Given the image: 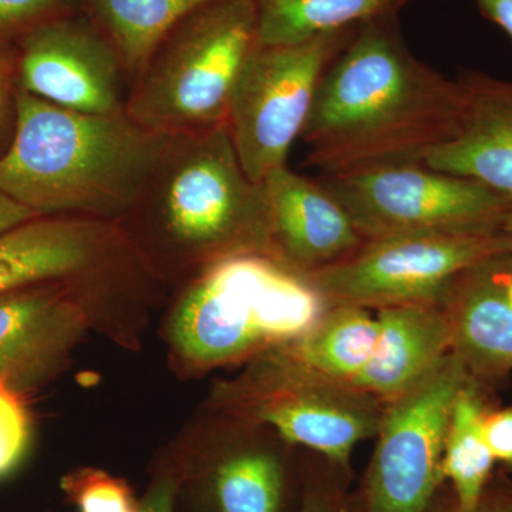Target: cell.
Returning <instances> with one entry per match:
<instances>
[{"label":"cell","mask_w":512,"mask_h":512,"mask_svg":"<svg viewBox=\"0 0 512 512\" xmlns=\"http://www.w3.org/2000/svg\"><path fill=\"white\" fill-rule=\"evenodd\" d=\"M126 111L89 114L16 90V121L0 157V191L39 217L117 224L165 143Z\"/></svg>","instance_id":"obj_3"},{"label":"cell","mask_w":512,"mask_h":512,"mask_svg":"<svg viewBox=\"0 0 512 512\" xmlns=\"http://www.w3.org/2000/svg\"><path fill=\"white\" fill-rule=\"evenodd\" d=\"M464 109L460 80L413 55L397 15L367 20L320 80L301 134L306 163L339 175L423 161L457 136Z\"/></svg>","instance_id":"obj_1"},{"label":"cell","mask_w":512,"mask_h":512,"mask_svg":"<svg viewBox=\"0 0 512 512\" xmlns=\"http://www.w3.org/2000/svg\"><path fill=\"white\" fill-rule=\"evenodd\" d=\"M80 5V0H0V42H18L43 23L79 12Z\"/></svg>","instance_id":"obj_26"},{"label":"cell","mask_w":512,"mask_h":512,"mask_svg":"<svg viewBox=\"0 0 512 512\" xmlns=\"http://www.w3.org/2000/svg\"><path fill=\"white\" fill-rule=\"evenodd\" d=\"M234 390L252 421L350 473L353 451L376 437L386 406L355 384L313 372L282 346L262 353Z\"/></svg>","instance_id":"obj_8"},{"label":"cell","mask_w":512,"mask_h":512,"mask_svg":"<svg viewBox=\"0 0 512 512\" xmlns=\"http://www.w3.org/2000/svg\"><path fill=\"white\" fill-rule=\"evenodd\" d=\"M504 227L512 234V210L510 211V214H508L507 220H505Z\"/></svg>","instance_id":"obj_34"},{"label":"cell","mask_w":512,"mask_h":512,"mask_svg":"<svg viewBox=\"0 0 512 512\" xmlns=\"http://www.w3.org/2000/svg\"><path fill=\"white\" fill-rule=\"evenodd\" d=\"M487 414L473 377L458 393L448 423L443 454V477L457 503L470 510L493 480L495 460L484 437Z\"/></svg>","instance_id":"obj_22"},{"label":"cell","mask_w":512,"mask_h":512,"mask_svg":"<svg viewBox=\"0 0 512 512\" xmlns=\"http://www.w3.org/2000/svg\"><path fill=\"white\" fill-rule=\"evenodd\" d=\"M500 276L503 281L504 292L512 306V255L500 258Z\"/></svg>","instance_id":"obj_33"},{"label":"cell","mask_w":512,"mask_h":512,"mask_svg":"<svg viewBox=\"0 0 512 512\" xmlns=\"http://www.w3.org/2000/svg\"><path fill=\"white\" fill-rule=\"evenodd\" d=\"M18 52L15 43L0 42V157L8 150V133L16 121Z\"/></svg>","instance_id":"obj_27"},{"label":"cell","mask_w":512,"mask_h":512,"mask_svg":"<svg viewBox=\"0 0 512 512\" xmlns=\"http://www.w3.org/2000/svg\"><path fill=\"white\" fill-rule=\"evenodd\" d=\"M426 512H512V481L491 480L478 503L470 510L460 507L453 491L444 483L434 495Z\"/></svg>","instance_id":"obj_28"},{"label":"cell","mask_w":512,"mask_h":512,"mask_svg":"<svg viewBox=\"0 0 512 512\" xmlns=\"http://www.w3.org/2000/svg\"><path fill=\"white\" fill-rule=\"evenodd\" d=\"M484 437L495 463L512 471V404L498 412L485 414Z\"/></svg>","instance_id":"obj_29"},{"label":"cell","mask_w":512,"mask_h":512,"mask_svg":"<svg viewBox=\"0 0 512 512\" xmlns=\"http://www.w3.org/2000/svg\"><path fill=\"white\" fill-rule=\"evenodd\" d=\"M375 352L352 384L386 403L423 379L451 352V330L441 303L377 309Z\"/></svg>","instance_id":"obj_17"},{"label":"cell","mask_w":512,"mask_h":512,"mask_svg":"<svg viewBox=\"0 0 512 512\" xmlns=\"http://www.w3.org/2000/svg\"><path fill=\"white\" fill-rule=\"evenodd\" d=\"M288 461L271 448H242L214 464L210 495L215 512H286L292 493Z\"/></svg>","instance_id":"obj_21"},{"label":"cell","mask_w":512,"mask_h":512,"mask_svg":"<svg viewBox=\"0 0 512 512\" xmlns=\"http://www.w3.org/2000/svg\"><path fill=\"white\" fill-rule=\"evenodd\" d=\"M500 258L458 275L440 302L450 323L451 352L470 376L512 370V306L501 281Z\"/></svg>","instance_id":"obj_16"},{"label":"cell","mask_w":512,"mask_h":512,"mask_svg":"<svg viewBox=\"0 0 512 512\" xmlns=\"http://www.w3.org/2000/svg\"><path fill=\"white\" fill-rule=\"evenodd\" d=\"M454 352L386 402L359 493L365 512H426L446 483L443 454L461 387L470 380Z\"/></svg>","instance_id":"obj_10"},{"label":"cell","mask_w":512,"mask_h":512,"mask_svg":"<svg viewBox=\"0 0 512 512\" xmlns=\"http://www.w3.org/2000/svg\"><path fill=\"white\" fill-rule=\"evenodd\" d=\"M505 255H512L505 227L413 232L366 239L353 254L303 278L328 305L377 311L440 303L458 275Z\"/></svg>","instance_id":"obj_6"},{"label":"cell","mask_w":512,"mask_h":512,"mask_svg":"<svg viewBox=\"0 0 512 512\" xmlns=\"http://www.w3.org/2000/svg\"><path fill=\"white\" fill-rule=\"evenodd\" d=\"M18 89L64 109L126 111L130 82L116 47L87 15L50 20L15 42Z\"/></svg>","instance_id":"obj_11"},{"label":"cell","mask_w":512,"mask_h":512,"mask_svg":"<svg viewBox=\"0 0 512 512\" xmlns=\"http://www.w3.org/2000/svg\"><path fill=\"white\" fill-rule=\"evenodd\" d=\"M258 45H291L399 15L409 0H252Z\"/></svg>","instance_id":"obj_19"},{"label":"cell","mask_w":512,"mask_h":512,"mask_svg":"<svg viewBox=\"0 0 512 512\" xmlns=\"http://www.w3.org/2000/svg\"><path fill=\"white\" fill-rule=\"evenodd\" d=\"M119 227L92 218L37 217L0 234V295L42 282H82L134 259Z\"/></svg>","instance_id":"obj_12"},{"label":"cell","mask_w":512,"mask_h":512,"mask_svg":"<svg viewBox=\"0 0 512 512\" xmlns=\"http://www.w3.org/2000/svg\"><path fill=\"white\" fill-rule=\"evenodd\" d=\"M76 286L42 282L0 295V382L26 396L55 375L84 328Z\"/></svg>","instance_id":"obj_13"},{"label":"cell","mask_w":512,"mask_h":512,"mask_svg":"<svg viewBox=\"0 0 512 512\" xmlns=\"http://www.w3.org/2000/svg\"><path fill=\"white\" fill-rule=\"evenodd\" d=\"M258 43L252 0H211L181 19L131 84L126 113L163 134L227 123L229 97Z\"/></svg>","instance_id":"obj_5"},{"label":"cell","mask_w":512,"mask_h":512,"mask_svg":"<svg viewBox=\"0 0 512 512\" xmlns=\"http://www.w3.org/2000/svg\"><path fill=\"white\" fill-rule=\"evenodd\" d=\"M377 336L379 322L370 309L329 305L308 333L282 348L313 372L353 383L372 359Z\"/></svg>","instance_id":"obj_18"},{"label":"cell","mask_w":512,"mask_h":512,"mask_svg":"<svg viewBox=\"0 0 512 512\" xmlns=\"http://www.w3.org/2000/svg\"><path fill=\"white\" fill-rule=\"evenodd\" d=\"M138 261L197 276L235 256H272L264 183L245 173L227 124L167 136L130 211L117 222Z\"/></svg>","instance_id":"obj_2"},{"label":"cell","mask_w":512,"mask_h":512,"mask_svg":"<svg viewBox=\"0 0 512 512\" xmlns=\"http://www.w3.org/2000/svg\"><path fill=\"white\" fill-rule=\"evenodd\" d=\"M319 181L365 239L503 228L512 210L510 201L485 185L423 161L322 175Z\"/></svg>","instance_id":"obj_9"},{"label":"cell","mask_w":512,"mask_h":512,"mask_svg":"<svg viewBox=\"0 0 512 512\" xmlns=\"http://www.w3.org/2000/svg\"><path fill=\"white\" fill-rule=\"evenodd\" d=\"M356 28L291 45L256 43L249 53L232 87L225 124L251 180L262 183L272 171L286 167L323 74Z\"/></svg>","instance_id":"obj_7"},{"label":"cell","mask_w":512,"mask_h":512,"mask_svg":"<svg viewBox=\"0 0 512 512\" xmlns=\"http://www.w3.org/2000/svg\"><path fill=\"white\" fill-rule=\"evenodd\" d=\"M32 417L26 396L0 382V478L9 476L28 453Z\"/></svg>","instance_id":"obj_25"},{"label":"cell","mask_w":512,"mask_h":512,"mask_svg":"<svg viewBox=\"0 0 512 512\" xmlns=\"http://www.w3.org/2000/svg\"><path fill=\"white\" fill-rule=\"evenodd\" d=\"M211 0H80L87 16L116 47L134 83L167 33Z\"/></svg>","instance_id":"obj_20"},{"label":"cell","mask_w":512,"mask_h":512,"mask_svg":"<svg viewBox=\"0 0 512 512\" xmlns=\"http://www.w3.org/2000/svg\"><path fill=\"white\" fill-rule=\"evenodd\" d=\"M178 481L174 476H163L154 481L144 500L140 512H174Z\"/></svg>","instance_id":"obj_30"},{"label":"cell","mask_w":512,"mask_h":512,"mask_svg":"<svg viewBox=\"0 0 512 512\" xmlns=\"http://www.w3.org/2000/svg\"><path fill=\"white\" fill-rule=\"evenodd\" d=\"M171 323L175 349L192 365H227L302 338L328 303L275 259L235 256L192 279Z\"/></svg>","instance_id":"obj_4"},{"label":"cell","mask_w":512,"mask_h":512,"mask_svg":"<svg viewBox=\"0 0 512 512\" xmlns=\"http://www.w3.org/2000/svg\"><path fill=\"white\" fill-rule=\"evenodd\" d=\"M485 19L498 26L512 43V0H476Z\"/></svg>","instance_id":"obj_31"},{"label":"cell","mask_w":512,"mask_h":512,"mask_svg":"<svg viewBox=\"0 0 512 512\" xmlns=\"http://www.w3.org/2000/svg\"><path fill=\"white\" fill-rule=\"evenodd\" d=\"M64 495L79 512H140L130 485L99 468L70 471L60 483Z\"/></svg>","instance_id":"obj_24"},{"label":"cell","mask_w":512,"mask_h":512,"mask_svg":"<svg viewBox=\"0 0 512 512\" xmlns=\"http://www.w3.org/2000/svg\"><path fill=\"white\" fill-rule=\"evenodd\" d=\"M457 79L466 94L460 130L423 163L477 181L512 204V82L471 69Z\"/></svg>","instance_id":"obj_15"},{"label":"cell","mask_w":512,"mask_h":512,"mask_svg":"<svg viewBox=\"0 0 512 512\" xmlns=\"http://www.w3.org/2000/svg\"><path fill=\"white\" fill-rule=\"evenodd\" d=\"M39 217L29 208L23 207L19 202L13 201L8 195L0 191V234L19 227L30 220Z\"/></svg>","instance_id":"obj_32"},{"label":"cell","mask_w":512,"mask_h":512,"mask_svg":"<svg viewBox=\"0 0 512 512\" xmlns=\"http://www.w3.org/2000/svg\"><path fill=\"white\" fill-rule=\"evenodd\" d=\"M299 470L301 497L296 512H365L359 493L350 490V471L313 453Z\"/></svg>","instance_id":"obj_23"},{"label":"cell","mask_w":512,"mask_h":512,"mask_svg":"<svg viewBox=\"0 0 512 512\" xmlns=\"http://www.w3.org/2000/svg\"><path fill=\"white\" fill-rule=\"evenodd\" d=\"M262 183L268 200L272 256L293 274H313L353 254L366 241L319 180L282 167Z\"/></svg>","instance_id":"obj_14"}]
</instances>
